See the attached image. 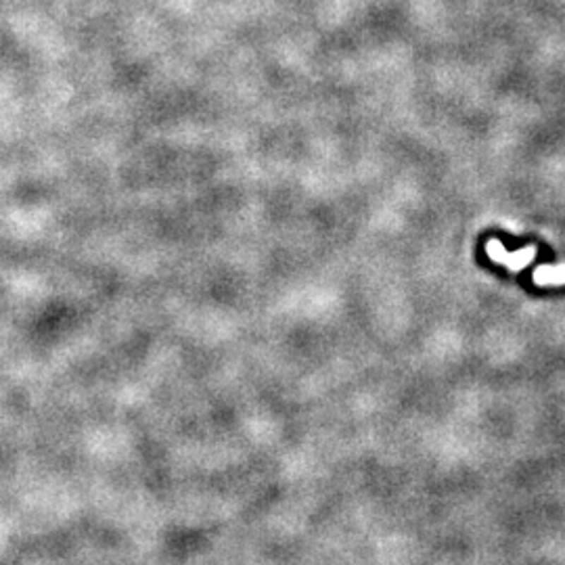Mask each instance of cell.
Segmentation results:
<instances>
[{
  "mask_svg": "<svg viewBox=\"0 0 565 565\" xmlns=\"http://www.w3.org/2000/svg\"><path fill=\"white\" fill-rule=\"evenodd\" d=\"M488 254H490V256H492L496 262H503V264H507L509 268L517 270V268L525 266V264L532 260V256H534V249H532V247H528V249H521V251H515V254H511V251H505V249L501 247V243H499V241H490V243H488Z\"/></svg>",
  "mask_w": 565,
  "mask_h": 565,
  "instance_id": "1",
  "label": "cell"
},
{
  "mask_svg": "<svg viewBox=\"0 0 565 565\" xmlns=\"http://www.w3.org/2000/svg\"><path fill=\"white\" fill-rule=\"evenodd\" d=\"M534 279L540 285H551V282H565V266H542L534 273Z\"/></svg>",
  "mask_w": 565,
  "mask_h": 565,
  "instance_id": "2",
  "label": "cell"
}]
</instances>
